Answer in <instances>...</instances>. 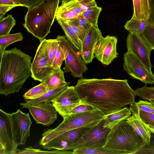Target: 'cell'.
Instances as JSON below:
<instances>
[{
    "mask_svg": "<svg viewBox=\"0 0 154 154\" xmlns=\"http://www.w3.org/2000/svg\"><path fill=\"white\" fill-rule=\"evenodd\" d=\"M60 42V40L57 38L54 39H46V48L49 62L51 66Z\"/></svg>",
    "mask_w": 154,
    "mask_h": 154,
    "instance_id": "obj_30",
    "label": "cell"
},
{
    "mask_svg": "<svg viewBox=\"0 0 154 154\" xmlns=\"http://www.w3.org/2000/svg\"><path fill=\"white\" fill-rule=\"evenodd\" d=\"M73 0H62L61 5L66 4Z\"/></svg>",
    "mask_w": 154,
    "mask_h": 154,
    "instance_id": "obj_49",
    "label": "cell"
},
{
    "mask_svg": "<svg viewBox=\"0 0 154 154\" xmlns=\"http://www.w3.org/2000/svg\"><path fill=\"white\" fill-rule=\"evenodd\" d=\"M134 13L132 18L147 20L151 14L149 0H132Z\"/></svg>",
    "mask_w": 154,
    "mask_h": 154,
    "instance_id": "obj_19",
    "label": "cell"
},
{
    "mask_svg": "<svg viewBox=\"0 0 154 154\" xmlns=\"http://www.w3.org/2000/svg\"><path fill=\"white\" fill-rule=\"evenodd\" d=\"M79 14L69 11L62 9L58 7L56 19H60L66 20H71Z\"/></svg>",
    "mask_w": 154,
    "mask_h": 154,
    "instance_id": "obj_37",
    "label": "cell"
},
{
    "mask_svg": "<svg viewBox=\"0 0 154 154\" xmlns=\"http://www.w3.org/2000/svg\"><path fill=\"white\" fill-rule=\"evenodd\" d=\"M23 6L27 8L28 9L36 5L42 0H16Z\"/></svg>",
    "mask_w": 154,
    "mask_h": 154,
    "instance_id": "obj_44",
    "label": "cell"
},
{
    "mask_svg": "<svg viewBox=\"0 0 154 154\" xmlns=\"http://www.w3.org/2000/svg\"><path fill=\"white\" fill-rule=\"evenodd\" d=\"M38 124L48 126L57 119V111L51 102L40 103L27 108Z\"/></svg>",
    "mask_w": 154,
    "mask_h": 154,
    "instance_id": "obj_16",
    "label": "cell"
},
{
    "mask_svg": "<svg viewBox=\"0 0 154 154\" xmlns=\"http://www.w3.org/2000/svg\"><path fill=\"white\" fill-rule=\"evenodd\" d=\"M136 95L142 99L149 101L154 99V86L149 87L146 85L135 90Z\"/></svg>",
    "mask_w": 154,
    "mask_h": 154,
    "instance_id": "obj_33",
    "label": "cell"
},
{
    "mask_svg": "<svg viewBox=\"0 0 154 154\" xmlns=\"http://www.w3.org/2000/svg\"><path fill=\"white\" fill-rule=\"evenodd\" d=\"M148 25L146 20L131 18L127 21L124 27L130 32L141 35Z\"/></svg>",
    "mask_w": 154,
    "mask_h": 154,
    "instance_id": "obj_24",
    "label": "cell"
},
{
    "mask_svg": "<svg viewBox=\"0 0 154 154\" xmlns=\"http://www.w3.org/2000/svg\"><path fill=\"white\" fill-rule=\"evenodd\" d=\"M149 101L151 102L154 105V99H150Z\"/></svg>",
    "mask_w": 154,
    "mask_h": 154,
    "instance_id": "obj_50",
    "label": "cell"
},
{
    "mask_svg": "<svg viewBox=\"0 0 154 154\" xmlns=\"http://www.w3.org/2000/svg\"><path fill=\"white\" fill-rule=\"evenodd\" d=\"M15 143L18 147L25 145L30 135V129L32 124L29 114L18 109L10 113Z\"/></svg>",
    "mask_w": 154,
    "mask_h": 154,
    "instance_id": "obj_12",
    "label": "cell"
},
{
    "mask_svg": "<svg viewBox=\"0 0 154 154\" xmlns=\"http://www.w3.org/2000/svg\"><path fill=\"white\" fill-rule=\"evenodd\" d=\"M73 154H122L118 151L109 149L103 147L74 149Z\"/></svg>",
    "mask_w": 154,
    "mask_h": 154,
    "instance_id": "obj_27",
    "label": "cell"
},
{
    "mask_svg": "<svg viewBox=\"0 0 154 154\" xmlns=\"http://www.w3.org/2000/svg\"><path fill=\"white\" fill-rule=\"evenodd\" d=\"M56 38L60 41L59 45L65 56L64 72H70L74 78H83L88 68L80 51L64 35H58Z\"/></svg>",
    "mask_w": 154,
    "mask_h": 154,
    "instance_id": "obj_6",
    "label": "cell"
},
{
    "mask_svg": "<svg viewBox=\"0 0 154 154\" xmlns=\"http://www.w3.org/2000/svg\"><path fill=\"white\" fill-rule=\"evenodd\" d=\"M65 33L66 38L80 51L82 42L74 32L67 22L60 19H56Z\"/></svg>",
    "mask_w": 154,
    "mask_h": 154,
    "instance_id": "obj_22",
    "label": "cell"
},
{
    "mask_svg": "<svg viewBox=\"0 0 154 154\" xmlns=\"http://www.w3.org/2000/svg\"><path fill=\"white\" fill-rule=\"evenodd\" d=\"M14 5L17 6L23 5L16 0H0V5Z\"/></svg>",
    "mask_w": 154,
    "mask_h": 154,
    "instance_id": "obj_47",
    "label": "cell"
},
{
    "mask_svg": "<svg viewBox=\"0 0 154 154\" xmlns=\"http://www.w3.org/2000/svg\"><path fill=\"white\" fill-rule=\"evenodd\" d=\"M131 112L127 107L120 109L114 113L105 116L103 127L111 129L121 122L125 120Z\"/></svg>",
    "mask_w": 154,
    "mask_h": 154,
    "instance_id": "obj_18",
    "label": "cell"
},
{
    "mask_svg": "<svg viewBox=\"0 0 154 154\" xmlns=\"http://www.w3.org/2000/svg\"><path fill=\"white\" fill-rule=\"evenodd\" d=\"M104 120L89 129L76 142L70 145L67 150L103 147L110 129L103 127Z\"/></svg>",
    "mask_w": 154,
    "mask_h": 154,
    "instance_id": "obj_7",
    "label": "cell"
},
{
    "mask_svg": "<svg viewBox=\"0 0 154 154\" xmlns=\"http://www.w3.org/2000/svg\"><path fill=\"white\" fill-rule=\"evenodd\" d=\"M126 121L146 143L148 144L150 142L151 132L139 116L137 114H132Z\"/></svg>",
    "mask_w": 154,
    "mask_h": 154,
    "instance_id": "obj_17",
    "label": "cell"
},
{
    "mask_svg": "<svg viewBox=\"0 0 154 154\" xmlns=\"http://www.w3.org/2000/svg\"><path fill=\"white\" fill-rule=\"evenodd\" d=\"M65 60V56L63 51L60 45L53 61L52 66L54 69L61 68L63 61Z\"/></svg>",
    "mask_w": 154,
    "mask_h": 154,
    "instance_id": "obj_39",
    "label": "cell"
},
{
    "mask_svg": "<svg viewBox=\"0 0 154 154\" xmlns=\"http://www.w3.org/2000/svg\"><path fill=\"white\" fill-rule=\"evenodd\" d=\"M16 7L14 5H0V19L4 17V16L8 11Z\"/></svg>",
    "mask_w": 154,
    "mask_h": 154,
    "instance_id": "obj_46",
    "label": "cell"
},
{
    "mask_svg": "<svg viewBox=\"0 0 154 154\" xmlns=\"http://www.w3.org/2000/svg\"><path fill=\"white\" fill-rule=\"evenodd\" d=\"M57 112L63 118L75 107L82 103L73 86H68L52 101Z\"/></svg>",
    "mask_w": 154,
    "mask_h": 154,
    "instance_id": "obj_11",
    "label": "cell"
},
{
    "mask_svg": "<svg viewBox=\"0 0 154 154\" xmlns=\"http://www.w3.org/2000/svg\"><path fill=\"white\" fill-rule=\"evenodd\" d=\"M16 24L15 20L10 14L0 19V36L10 34Z\"/></svg>",
    "mask_w": 154,
    "mask_h": 154,
    "instance_id": "obj_29",
    "label": "cell"
},
{
    "mask_svg": "<svg viewBox=\"0 0 154 154\" xmlns=\"http://www.w3.org/2000/svg\"><path fill=\"white\" fill-rule=\"evenodd\" d=\"M74 86L83 103L93 106L105 116L135 102L136 93L127 79L82 78Z\"/></svg>",
    "mask_w": 154,
    "mask_h": 154,
    "instance_id": "obj_1",
    "label": "cell"
},
{
    "mask_svg": "<svg viewBox=\"0 0 154 154\" xmlns=\"http://www.w3.org/2000/svg\"><path fill=\"white\" fill-rule=\"evenodd\" d=\"M97 109L90 105L82 103L74 108L71 111V113H76L91 111Z\"/></svg>",
    "mask_w": 154,
    "mask_h": 154,
    "instance_id": "obj_41",
    "label": "cell"
},
{
    "mask_svg": "<svg viewBox=\"0 0 154 154\" xmlns=\"http://www.w3.org/2000/svg\"><path fill=\"white\" fill-rule=\"evenodd\" d=\"M69 21H71L78 27L86 31L92 25L82 14H79L76 17Z\"/></svg>",
    "mask_w": 154,
    "mask_h": 154,
    "instance_id": "obj_36",
    "label": "cell"
},
{
    "mask_svg": "<svg viewBox=\"0 0 154 154\" xmlns=\"http://www.w3.org/2000/svg\"><path fill=\"white\" fill-rule=\"evenodd\" d=\"M141 35L147 44L154 51V28L148 25Z\"/></svg>",
    "mask_w": 154,
    "mask_h": 154,
    "instance_id": "obj_34",
    "label": "cell"
},
{
    "mask_svg": "<svg viewBox=\"0 0 154 154\" xmlns=\"http://www.w3.org/2000/svg\"><path fill=\"white\" fill-rule=\"evenodd\" d=\"M16 144L10 113L0 109V154H17Z\"/></svg>",
    "mask_w": 154,
    "mask_h": 154,
    "instance_id": "obj_9",
    "label": "cell"
},
{
    "mask_svg": "<svg viewBox=\"0 0 154 154\" xmlns=\"http://www.w3.org/2000/svg\"><path fill=\"white\" fill-rule=\"evenodd\" d=\"M72 154V151H68V150H56L50 151H45L41 150L39 149H35L32 146H29L26 148L23 149H17V154Z\"/></svg>",
    "mask_w": 154,
    "mask_h": 154,
    "instance_id": "obj_31",
    "label": "cell"
},
{
    "mask_svg": "<svg viewBox=\"0 0 154 154\" xmlns=\"http://www.w3.org/2000/svg\"><path fill=\"white\" fill-rule=\"evenodd\" d=\"M151 14L149 18L146 20L149 25L154 28V0H149Z\"/></svg>",
    "mask_w": 154,
    "mask_h": 154,
    "instance_id": "obj_45",
    "label": "cell"
},
{
    "mask_svg": "<svg viewBox=\"0 0 154 154\" xmlns=\"http://www.w3.org/2000/svg\"><path fill=\"white\" fill-rule=\"evenodd\" d=\"M105 115L100 110L71 113L63 118L62 122L54 129L45 130L39 142L42 146L69 130L81 127L92 128L104 119Z\"/></svg>",
    "mask_w": 154,
    "mask_h": 154,
    "instance_id": "obj_5",
    "label": "cell"
},
{
    "mask_svg": "<svg viewBox=\"0 0 154 154\" xmlns=\"http://www.w3.org/2000/svg\"><path fill=\"white\" fill-rule=\"evenodd\" d=\"M46 39L40 41L31 66V77L41 82H44L54 70L50 63L47 53Z\"/></svg>",
    "mask_w": 154,
    "mask_h": 154,
    "instance_id": "obj_10",
    "label": "cell"
},
{
    "mask_svg": "<svg viewBox=\"0 0 154 154\" xmlns=\"http://www.w3.org/2000/svg\"><path fill=\"white\" fill-rule=\"evenodd\" d=\"M49 91L46 85L43 82L30 89L23 95L26 100H32L41 97Z\"/></svg>",
    "mask_w": 154,
    "mask_h": 154,
    "instance_id": "obj_26",
    "label": "cell"
},
{
    "mask_svg": "<svg viewBox=\"0 0 154 154\" xmlns=\"http://www.w3.org/2000/svg\"><path fill=\"white\" fill-rule=\"evenodd\" d=\"M103 36L98 25H92L87 30L82 42L81 56L86 64L90 63L95 57L94 53L96 45Z\"/></svg>",
    "mask_w": 154,
    "mask_h": 154,
    "instance_id": "obj_15",
    "label": "cell"
},
{
    "mask_svg": "<svg viewBox=\"0 0 154 154\" xmlns=\"http://www.w3.org/2000/svg\"><path fill=\"white\" fill-rule=\"evenodd\" d=\"M89 128L86 127H81L71 130L57 137L68 142L71 144L78 141Z\"/></svg>",
    "mask_w": 154,
    "mask_h": 154,
    "instance_id": "obj_23",
    "label": "cell"
},
{
    "mask_svg": "<svg viewBox=\"0 0 154 154\" xmlns=\"http://www.w3.org/2000/svg\"><path fill=\"white\" fill-rule=\"evenodd\" d=\"M79 3L84 11L91 10L97 6L95 0H80Z\"/></svg>",
    "mask_w": 154,
    "mask_h": 154,
    "instance_id": "obj_42",
    "label": "cell"
},
{
    "mask_svg": "<svg viewBox=\"0 0 154 154\" xmlns=\"http://www.w3.org/2000/svg\"><path fill=\"white\" fill-rule=\"evenodd\" d=\"M23 37L20 32L9 34L0 36V57L9 45L16 42L23 40Z\"/></svg>",
    "mask_w": 154,
    "mask_h": 154,
    "instance_id": "obj_25",
    "label": "cell"
},
{
    "mask_svg": "<svg viewBox=\"0 0 154 154\" xmlns=\"http://www.w3.org/2000/svg\"><path fill=\"white\" fill-rule=\"evenodd\" d=\"M68 86H63L48 91L41 97L32 100H26L25 102L20 103L22 108H26L29 106L38 104L52 102L53 100Z\"/></svg>",
    "mask_w": 154,
    "mask_h": 154,
    "instance_id": "obj_20",
    "label": "cell"
},
{
    "mask_svg": "<svg viewBox=\"0 0 154 154\" xmlns=\"http://www.w3.org/2000/svg\"><path fill=\"white\" fill-rule=\"evenodd\" d=\"M117 38L113 36L107 35L101 38L96 45L94 53L96 57L102 64L108 65L117 57Z\"/></svg>",
    "mask_w": 154,
    "mask_h": 154,
    "instance_id": "obj_14",
    "label": "cell"
},
{
    "mask_svg": "<svg viewBox=\"0 0 154 154\" xmlns=\"http://www.w3.org/2000/svg\"><path fill=\"white\" fill-rule=\"evenodd\" d=\"M129 109L132 114L135 113L138 111L154 113V105L150 102L140 100L137 102H134L130 105Z\"/></svg>",
    "mask_w": 154,
    "mask_h": 154,
    "instance_id": "obj_28",
    "label": "cell"
},
{
    "mask_svg": "<svg viewBox=\"0 0 154 154\" xmlns=\"http://www.w3.org/2000/svg\"><path fill=\"white\" fill-rule=\"evenodd\" d=\"M154 154V134L151 133L149 143H146L135 154Z\"/></svg>",
    "mask_w": 154,
    "mask_h": 154,
    "instance_id": "obj_38",
    "label": "cell"
},
{
    "mask_svg": "<svg viewBox=\"0 0 154 154\" xmlns=\"http://www.w3.org/2000/svg\"><path fill=\"white\" fill-rule=\"evenodd\" d=\"M102 9L101 7L97 6L91 10L84 11L82 14L91 25L97 26L99 16Z\"/></svg>",
    "mask_w": 154,
    "mask_h": 154,
    "instance_id": "obj_32",
    "label": "cell"
},
{
    "mask_svg": "<svg viewBox=\"0 0 154 154\" xmlns=\"http://www.w3.org/2000/svg\"><path fill=\"white\" fill-rule=\"evenodd\" d=\"M124 70L133 78L145 85L154 84V74L141 61L135 54L127 51L124 54Z\"/></svg>",
    "mask_w": 154,
    "mask_h": 154,
    "instance_id": "obj_8",
    "label": "cell"
},
{
    "mask_svg": "<svg viewBox=\"0 0 154 154\" xmlns=\"http://www.w3.org/2000/svg\"><path fill=\"white\" fill-rule=\"evenodd\" d=\"M127 51L135 54L150 71L153 67L150 60L152 49L147 44L140 34L129 32L126 39Z\"/></svg>",
    "mask_w": 154,
    "mask_h": 154,
    "instance_id": "obj_13",
    "label": "cell"
},
{
    "mask_svg": "<svg viewBox=\"0 0 154 154\" xmlns=\"http://www.w3.org/2000/svg\"><path fill=\"white\" fill-rule=\"evenodd\" d=\"M60 8L80 14L84 12L81 7L79 0H73L66 4L61 5Z\"/></svg>",
    "mask_w": 154,
    "mask_h": 154,
    "instance_id": "obj_35",
    "label": "cell"
},
{
    "mask_svg": "<svg viewBox=\"0 0 154 154\" xmlns=\"http://www.w3.org/2000/svg\"><path fill=\"white\" fill-rule=\"evenodd\" d=\"M32 59L17 48L5 51L0 57V94L7 96L19 91L31 76Z\"/></svg>",
    "mask_w": 154,
    "mask_h": 154,
    "instance_id": "obj_2",
    "label": "cell"
},
{
    "mask_svg": "<svg viewBox=\"0 0 154 154\" xmlns=\"http://www.w3.org/2000/svg\"><path fill=\"white\" fill-rule=\"evenodd\" d=\"M60 0H42L28 9L24 27L41 41L51 32L56 18Z\"/></svg>",
    "mask_w": 154,
    "mask_h": 154,
    "instance_id": "obj_3",
    "label": "cell"
},
{
    "mask_svg": "<svg viewBox=\"0 0 154 154\" xmlns=\"http://www.w3.org/2000/svg\"><path fill=\"white\" fill-rule=\"evenodd\" d=\"M66 21L68 23L73 31L82 42L86 35L87 31L78 27L74 25L71 21L69 20Z\"/></svg>",
    "mask_w": 154,
    "mask_h": 154,
    "instance_id": "obj_43",
    "label": "cell"
},
{
    "mask_svg": "<svg viewBox=\"0 0 154 154\" xmlns=\"http://www.w3.org/2000/svg\"><path fill=\"white\" fill-rule=\"evenodd\" d=\"M145 144L125 120L110 129L103 147L119 151L122 154H135Z\"/></svg>",
    "mask_w": 154,
    "mask_h": 154,
    "instance_id": "obj_4",
    "label": "cell"
},
{
    "mask_svg": "<svg viewBox=\"0 0 154 154\" xmlns=\"http://www.w3.org/2000/svg\"><path fill=\"white\" fill-rule=\"evenodd\" d=\"M135 114L139 115L142 120L147 125L154 126V113L140 110Z\"/></svg>",
    "mask_w": 154,
    "mask_h": 154,
    "instance_id": "obj_40",
    "label": "cell"
},
{
    "mask_svg": "<svg viewBox=\"0 0 154 154\" xmlns=\"http://www.w3.org/2000/svg\"><path fill=\"white\" fill-rule=\"evenodd\" d=\"M147 127L151 132L154 134V126L147 125Z\"/></svg>",
    "mask_w": 154,
    "mask_h": 154,
    "instance_id": "obj_48",
    "label": "cell"
},
{
    "mask_svg": "<svg viewBox=\"0 0 154 154\" xmlns=\"http://www.w3.org/2000/svg\"><path fill=\"white\" fill-rule=\"evenodd\" d=\"M64 72L61 68L54 69L53 72L42 82L46 85L49 90L63 86H69L70 83L66 82Z\"/></svg>",
    "mask_w": 154,
    "mask_h": 154,
    "instance_id": "obj_21",
    "label": "cell"
}]
</instances>
